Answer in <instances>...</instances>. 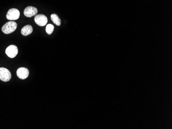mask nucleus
Wrapping results in <instances>:
<instances>
[{"label": "nucleus", "instance_id": "2", "mask_svg": "<svg viewBox=\"0 0 172 129\" xmlns=\"http://www.w3.org/2000/svg\"><path fill=\"white\" fill-rule=\"evenodd\" d=\"M12 78V75L8 69L4 67L0 68V80L4 82H7Z\"/></svg>", "mask_w": 172, "mask_h": 129}, {"label": "nucleus", "instance_id": "4", "mask_svg": "<svg viewBox=\"0 0 172 129\" xmlns=\"http://www.w3.org/2000/svg\"><path fill=\"white\" fill-rule=\"evenodd\" d=\"M6 54L11 58H14L17 55L18 50L16 45H11L7 47L5 50Z\"/></svg>", "mask_w": 172, "mask_h": 129}, {"label": "nucleus", "instance_id": "9", "mask_svg": "<svg viewBox=\"0 0 172 129\" xmlns=\"http://www.w3.org/2000/svg\"><path fill=\"white\" fill-rule=\"evenodd\" d=\"M51 20L53 21V22L57 26H60L61 25V20L56 14H52L51 16Z\"/></svg>", "mask_w": 172, "mask_h": 129}, {"label": "nucleus", "instance_id": "5", "mask_svg": "<svg viewBox=\"0 0 172 129\" xmlns=\"http://www.w3.org/2000/svg\"><path fill=\"white\" fill-rule=\"evenodd\" d=\"M35 22L40 26H44L48 23V18L47 17L42 14L37 15L35 17Z\"/></svg>", "mask_w": 172, "mask_h": 129}, {"label": "nucleus", "instance_id": "10", "mask_svg": "<svg viewBox=\"0 0 172 129\" xmlns=\"http://www.w3.org/2000/svg\"><path fill=\"white\" fill-rule=\"evenodd\" d=\"M54 29V27L52 24H48L46 26V32L48 34H52V33L53 32Z\"/></svg>", "mask_w": 172, "mask_h": 129}, {"label": "nucleus", "instance_id": "6", "mask_svg": "<svg viewBox=\"0 0 172 129\" xmlns=\"http://www.w3.org/2000/svg\"><path fill=\"white\" fill-rule=\"evenodd\" d=\"M38 13V10L36 7L33 6H28L25 8L24 14L26 17L31 18L36 15Z\"/></svg>", "mask_w": 172, "mask_h": 129}, {"label": "nucleus", "instance_id": "8", "mask_svg": "<svg viewBox=\"0 0 172 129\" xmlns=\"http://www.w3.org/2000/svg\"><path fill=\"white\" fill-rule=\"evenodd\" d=\"M33 31V27L30 25H27L26 26H24L21 29V34L23 36H26L31 34Z\"/></svg>", "mask_w": 172, "mask_h": 129}, {"label": "nucleus", "instance_id": "1", "mask_svg": "<svg viewBox=\"0 0 172 129\" xmlns=\"http://www.w3.org/2000/svg\"><path fill=\"white\" fill-rule=\"evenodd\" d=\"M17 24L14 21H9L4 24L2 28L3 33L5 34H10L16 31Z\"/></svg>", "mask_w": 172, "mask_h": 129}, {"label": "nucleus", "instance_id": "3", "mask_svg": "<svg viewBox=\"0 0 172 129\" xmlns=\"http://www.w3.org/2000/svg\"><path fill=\"white\" fill-rule=\"evenodd\" d=\"M20 17V11L17 9L12 8L9 10L6 15V18L9 20H16Z\"/></svg>", "mask_w": 172, "mask_h": 129}, {"label": "nucleus", "instance_id": "7", "mask_svg": "<svg viewBox=\"0 0 172 129\" xmlns=\"http://www.w3.org/2000/svg\"><path fill=\"white\" fill-rule=\"evenodd\" d=\"M29 72L28 69L25 67H20L18 69L17 75L21 79H25L29 75Z\"/></svg>", "mask_w": 172, "mask_h": 129}]
</instances>
